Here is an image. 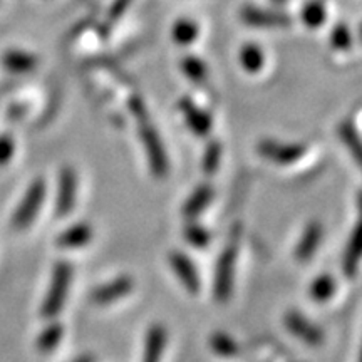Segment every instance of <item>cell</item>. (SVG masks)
I'll return each mask as SVG.
<instances>
[{
  "label": "cell",
  "mask_w": 362,
  "mask_h": 362,
  "mask_svg": "<svg viewBox=\"0 0 362 362\" xmlns=\"http://www.w3.org/2000/svg\"><path fill=\"white\" fill-rule=\"evenodd\" d=\"M181 71L185 72V76L193 81V83H203L208 76L206 64L202 59L188 56L181 61Z\"/></svg>",
  "instance_id": "obj_25"
},
{
  "label": "cell",
  "mask_w": 362,
  "mask_h": 362,
  "mask_svg": "<svg viewBox=\"0 0 362 362\" xmlns=\"http://www.w3.org/2000/svg\"><path fill=\"white\" fill-rule=\"evenodd\" d=\"M166 341H168V334L163 325H153L148 330L146 341H144V354L143 362H160L165 352Z\"/></svg>",
  "instance_id": "obj_14"
},
{
  "label": "cell",
  "mask_w": 362,
  "mask_h": 362,
  "mask_svg": "<svg viewBox=\"0 0 362 362\" xmlns=\"http://www.w3.org/2000/svg\"><path fill=\"white\" fill-rule=\"evenodd\" d=\"M45 198V181L44 180H35L27 189L24 198L17 206L16 214L12 216V226L16 230H24L29 226L37 216L39 210L42 208Z\"/></svg>",
  "instance_id": "obj_3"
},
{
  "label": "cell",
  "mask_w": 362,
  "mask_h": 362,
  "mask_svg": "<svg viewBox=\"0 0 362 362\" xmlns=\"http://www.w3.org/2000/svg\"><path fill=\"white\" fill-rule=\"evenodd\" d=\"M285 327L288 329V332L297 339H300L302 342L309 344V346H319V344L324 342V334L322 330L314 322H310L307 317H304L298 312H288L285 315Z\"/></svg>",
  "instance_id": "obj_7"
},
{
  "label": "cell",
  "mask_w": 362,
  "mask_h": 362,
  "mask_svg": "<svg viewBox=\"0 0 362 362\" xmlns=\"http://www.w3.org/2000/svg\"><path fill=\"white\" fill-rule=\"evenodd\" d=\"M361 260H362V211H361L359 220H357V223L354 226V230H352L346 252H344V260H342L344 274H346L347 277H354L357 269H359Z\"/></svg>",
  "instance_id": "obj_11"
},
{
  "label": "cell",
  "mask_w": 362,
  "mask_h": 362,
  "mask_svg": "<svg viewBox=\"0 0 362 362\" xmlns=\"http://www.w3.org/2000/svg\"><path fill=\"white\" fill-rule=\"evenodd\" d=\"M133 279L123 275V277H117L110 284H104L101 287H98L96 291L93 292V300L99 305L112 304V302L128 296V293L133 291Z\"/></svg>",
  "instance_id": "obj_10"
},
{
  "label": "cell",
  "mask_w": 362,
  "mask_h": 362,
  "mask_svg": "<svg viewBox=\"0 0 362 362\" xmlns=\"http://www.w3.org/2000/svg\"><path fill=\"white\" fill-rule=\"evenodd\" d=\"M235 265H237V245H230L225 248L220 255L218 264H216L214 292L218 302H226L232 297Z\"/></svg>",
  "instance_id": "obj_4"
},
{
  "label": "cell",
  "mask_w": 362,
  "mask_h": 362,
  "mask_svg": "<svg viewBox=\"0 0 362 362\" xmlns=\"http://www.w3.org/2000/svg\"><path fill=\"white\" fill-rule=\"evenodd\" d=\"M272 2H274V4H285L287 0H272Z\"/></svg>",
  "instance_id": "obj_32"
},
{
  "label": "cell",
  "mask_w": 362,
  "mask_h": 362,
  "mask_svg": "<svg viewBox=\"0 0 362 362\" xmlns=\"http://www.w3.org/2000/svg\"><path fill=\"white\" fill-rule=\"evenodd\" d=\"M138 123L139 138H141L144 151H146L148 155L149 168H151L153 175L158 176V178H163V176H166V173H168L170 163L160 134H158V131L155 128H153L151 123H149V117L138 121Z\"/></svg>",
  "instance_id": "obj_2"
},
{
  "label": "cell",
  "mask_w": 362,
  "mask_h": 362,
  "mask_svg": "<svg viewBox=\"0 0 362 362\" xmlns=\"http://www.w3.org/2000/svg\"><path fill=\"white\" fill-rule=\"evenodd\" d=\"M62 332H64V329H62L61 324L52 322L51 325H47V327L39 334L37 349L40 352H51L56 349L57 344L61 342L62 339Z\"/></svg>",
  "instance_id": "obj_22"
},
{
  "label": "cell",
  "mask_w": 362,
  "mask_h": 362,
  "mask_svg": "<svg viewBox=\"0 0 362 362\" xmlns=\"http://www.w3.org/2000/svg\"><path fill=\"white\" fill-rule=\"evenodd\" d=\"M185 238L188 240V243H192L197 248H205L210 243V233L203 228L202 225L192 223L185 228Z\"/></svg>",
  "instance_id": "obj_26"
},
{
  "label": "cell",
  "mask_w": 362,
  "mask_h": 362,
  "mask_svg": "<svg viewBox=\"0 0 362 362\" xmlns=\"http://www.w3.org/2000/svg\"><path fill=\"white\" fill-rule=\"evenodd\" d=\"M339 138H341L344 146L349 149L354 161L362 170V138L349 121H344V123L339 126Z\"/></svg>",
  "instance_id": "obj_18"
},
{
  "label": "cell",
  "mask_w": 362,
  "mask_h": 362,
  "mask_svg": "<svg viewBox=\"0 0 362 362\" xmlns=\"http://www.w3.org/2000/svg\"><path fill=\"white\" fill-rule=\"evenodd\" d=\"M351 44L352 35L349 27L344 24L334 27L332 33H330V45H332L334 49H337V51H346V49L351 47Z\"/></svg>",
  "instance_id": "obj_28"
},
{
  "label": "cell",
  "mask_w": 362,
  "mask_h": 362,
  "mask_svg": "<svg viewBox=\"0 0 362 362\" xmlns=\"http://www.w3.org/2000/svg\"><path fill=\"white\" fill-rule=\"evenodd\" d=\"M93 238V228L89 223H76L57 237V245L61 248H79L88 245Z\"/></svg>",
  "instance_id": "obj_15"
},
{
  "label": "cell",
  "mask_w": 362,
  "mask_h": 362,
  "mask_svg": "<svg viewBox=\"0 0 362 362\" xmlns=\"http://www.w3.org/2000/svg\"><path fill=\"white\" fill-rule=\"evenodd\" d=\"M16 151V141L12 139L11 134H2L0 136V166L7 165L13 156Z\"/></svg>",
  "instance_id": "obj_29"
},
{
  "label": "cell",
  "mask_w": 362,
  "mask_h": 362,
  "mask_svg": "<svg viewBox=\"0 0 362 362\" xmlns=\"http://www.w3.org/2000/svg\"><path fill=\"white\" fill-rule=\"evenodd\" d=\"M131 0H115L111 6V11H110V17L111 21H117L121 16L126 12V8L129 7Z\"/></svg>",
  "instance_id": "obj_30"
},
{
  "label": "cell",
  "mask_w": 362,
  "mask_h": 362,
  "mask_svg": "<svg viewBox=\"0 0 362 362\" xmlns=\"http://www.w3.org/2000/svg\"><path fill=\"white\" fill-rule=\"evenodd\" d=\"M76 194H78V178L72 168H64L59 178V192L56 202V215L59 218L69 215L76 205Z\"/></svg>",
  "instance_id": "obj_8"
},
{
  "label": "cell",
  "mask_w": 362,
  "mask_h": 362,
  "mask_svg": "<svg viewBox=\"0 0 362 362\" xmlns=\"http://www.w3.org/2000/svg\"><path fill=\"white\" fill-rule=\"evenodd\" d=\"M72 282V265L69 262H59L54 267L51 285H49L47 296L44 298L42 309H40V314L45 319H52L56 317L59 312L64 307L67 292H69Z\"/></svg>",
  "instance_id": "obj_1"
},
{
  "label": "cell",
  "mask_w": 362,
  "mask_h": 362,
  "mask_svg": "<svg viewBox=\"0 0 362 362\" xmlns=\"http://www.w3.org/2000/svg\"><path fill=\"white\" fill-rule=\"evenodd\" d=\"M265 57L259 45L247 44L240 51V64L247 72H259L264 67Z\"/></svg>",
  "instance_id": "obj_19"
},
{
  "label": "cell",
  "mask_w": 362,
  "mask_h": 362,
  "mask_svg": "<svg viewBox=\"0 0 362 362\" xmlns=\"http://www.w3.org/2000/svg\"><path fill=\"white\" fill-rule=\"evenodd\" d=\"M259 153L265 160H269L275 165H293L300 158H304L307 153L305 144L302 143H282L275 141V139H264L259 143Z\"/></svg>",
  "instance_id": "obj_5"
},
{
  "label": "cell",
  "mask_w": 362,
  "mask_h": 362,
  "mask_svg": "<svg viewBox=\"0 0 362 362\" xmlns=\"http://www.w3.org/2000/svg\"><path fill=\"white\" fill-rule=\"evenodd\" d=\"M178 107L180 111L183 112L185 119H187V124L189 126V129H192L194 134L205 136L210 133L211 129L210 116H208L203 110H200V107H198L193 101H189V99H181Z\"/></svg>",
  "instance_id": "obj_13"
},
{
  "label": "cell",
  "mask_w": 362,
  "mask_h": 362,
  "mask_svg": "<svg viewBox=\"0 0 362 362\" xmlns=\"http://www.w3.org/2000/svg\"><path fill=\"white\" fill-rule=\"evenodd\" d=\"M327 12H325V6L322 0H310L307 2L304 8H302V21L310 29H317L325 22Z\"/></svg>",
  "instance_id": "obj_20"
},
{
  "label": "cell",
  "mask_w": 362,
  "mask_h": 362,
  "mask_svg": "<svg viewBox=\"0 0 362 362\" xmlns=\"http://www.w3.org/2000/svg\"><path fill=\"white\" fill-rule=\"evenodd\" d=\"M2 64L7 71L16 72V74H25L33 72L37 67L39 61L33 54L24 51H7L2 57Z\"/></svg>",
  "instance_id": "obj_16"
},
{
  "label": "cell",
  "mask_w": 362,
  "mask_h": 362,
  "mask_svg": "<svg viewBox=\"0 0 362 362\" xmlns=\"http://www.w3.org/2000/svg\"><path fill=\"white\" fill-rule=\"evenodd\" d=\"M210 347L215 354H218L221 357H233L240 352L237 341L225 332H215L214 336L210 337Z\"/></svg>",
  "instance_id": "obj_21"
},
{
  "label": "cell",
  "mask_w": 362,
  "mask_h": 362,
  "mask_svg": "<svg viewBox=\"0 0 362 362\" xmlns=\"http://www.w3.org/2000/svg\"><path fill=\"white\" fill-rule=\"evenodd\" d=\"M211 200H214V188H211L210 185H200V187L189 194L187 203H185V216H189V218L198 216L208 205H210Z\"/></svg>",
  "instance_id": "obj_17"
},
{
  "label": "cell",
  "mask_w": 362,
  "mask_h": 362,
  "mask_svg": "<svg viewBox=\"0 0 362 362\" xmlns=\"http://www.w3.org/2000/svg\"><path fill=\"white\" fill-rule=\"evenodd\" d=\"M220 158H221L220 144L216 141L208 144V148L205 149V155H203V163H202L203 171H205L206 175L215 173V171L218 170Z\"/></svg>",
  "instance_id": "obj_27"
},
{
  "label": "cell",
  "mask_w": 362,
  "mask_h": 362,
  "mask_svg": "<svg viewBox=\"0 0 362 362\" xmlns=\"http://www.w3.org/2000/svg\"><path fill=\"white\" fill-rule=\"evenodd\" d=\"M170 265L176 277L180 279V282L183 284V287L187 288L188 292L197 293L200 291V275H198L197 267L192 260L185 255L183 252H171L170 253Z\"/></svg>",
  "instance_id": "obj_9"
},
{
  "label": "cell",
  "mask_w": 362,
  "mask_h": 362,
  "mask_svg": "<svg viewBox=\"0 0 362 362\" xmlns=\"http://www.w3.org/2000/svg\"><path fill=\"white\" fill-rule=\"evenodd\" d=\"M240 19L257 29H284L291 25V17L287 13L253 6L243 7L240 12Z\"/></svg>",
  "instance_id": "obj_6"
},
{
  "label": "cell",
  "mask_w": 362,
  "mask_h": 362,
  "mask_svg": "<svg viewBox=\"0 0 362 362\" xmlns=\"http://www.w3.org/2000/svg\"><path fill=\"white\" fill-rule=\"evenodd\" d=\"M336 292V280L329 274L319 275L310 285V297L317 302H325Z\"/></svg>",
  "instance_id": "obj_23"
},
{
  "label": "cell",
  "mask_w": 362,
  "mask_h": 362,
  "mask_svg": "<svg viewBox=\"0 0 362 362\" xmlns=\"http://www.w3.org/2000/svg\"><path fill=\"white\" fill-rule=\"evenodd\" d=\"M359 362H362V347H361V352H359Z\"/></svg>",
  "instance_id": "obj_33"
},
{
  "label": "cell",
  "mask_w": 362,
  "mask_h": 362,
  "mask_svg": "<svg viewBox=\"0 0 362 362\" xmlns=\"http://www.w3.org/2000/svg\"><path fill=\"white\" fill-rule=\"evenodd\" d=\"M324 237V230L320 223L317 221H312L305 226V232L302 235L300 240H298L297 247H296V259L298 262H307L314 257V253L317 248H319L320 242H322Z\"/></svg>",
  "instance_id": "obj_12"
},
{
  "label": "cell",
  "mask_w": 362,
  "mask_h": 362,
  "mask_svg": "<svg viewBox=\"0 0 362 362\" xmlns=\"http://www.w3.org/2000/svg\"><path fill=\"white\" fill-rule=\"evenodd\" d=\"M198 34H200L198 25L194 24L193 21H188V19L178 21L173 25V30H171V35H173L175 42H178L181 45L192 44L193 40L198 37Z\"/></svg>",
  "instance_id": "obj_24"
},
{
  "label": "cell",
  "mask_w": 362,
  "mask_h": 362,
  "mask_svg": "<svg viewBox=\"0 0 362 362\" xmlns=\"http://www.w3.org/2000/svg\"><path fill=\"white\" fill-rule=\"evenodd\" d=\"M72 362H94V357L89 356V354H84V356L78 357V359H74Z\"/></svg>",
  "instance_id": "obj_31"
}]
</instances>
